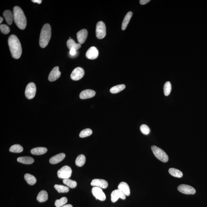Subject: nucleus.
<instances>
[{
	"mask_svg": "<svg viewBox=\"0 0 207 207\" xmlns=\"http://www.w3.org/2000/svg\"><path fill=\"white\" fill-rule=\"evenodd\" d=\"M8 44L12 57L16 59L19 58L22 54L21 45L16 35H12L9 37Z\"/></svg>",
	"mask_w": 207,
	"mask_h": 207,
	"instance_id": "f257e3e1",
	"label": "nucleus"
},
{
	"mask_svg": "<svg viewBox=\"0 0 207 207\" xmlns=\"http://www.w3.org/2000/svg\"><path fill=\"white\" fill-rule=\"evenodd\" d=\"M14 21L21 30L25 29L26 26V19L24 12L20 7L15 6L13 9Z\"/></svg>",
	"mask_w": 207,
	"mask_h": 207,
	"instance_id": "f03ea898",
	"label": "nucleus"
},
{
	"mask_svg": "<svg viewBox=\"0 0 207 207\" xmlns=\"http://www.w3.org/2000/svg\"><path fill=\"white\" fill-rule=\"evenodd\" d=\"M51 37V28L48 24H45L43 26L40 33L39 44L40 47L44 48L47 47Z\"/></svg>",
	"mask_w": 207,
	"mask_h": 207,
	"instance_id": "7ed1b4c3",
	"label": "nucleus"
},
{
	"mask_svg": "<svg viewBox=\"0 0 207 207\" xmlns=\"http://www.w3.org/2000/svg\"><path fill=\"white\" fill-rule=\"evenodd\" d=\"M151 149L154 155L159 160L163 162H166L168 161V156L164 150L155 145L151 146Z\"/></svg>",
	"mask_w": 207,
	"mask_h": 207,
	"instance_id": "20e7f679",
	"label": "nucleus"
},
{
	"mask_svg": "<svg viewBox=\"0 0 207 207\" xmlns=\"http://www.w3.org/2000/svg\"><path fill=\"white\" fill-rule=\"evenodd\" d=\"M96 36L98 39H103L106 34V26L105 23L99 21L97 24L96 30Z\"/></svg>",
	"mask_w": 207,
	"mask_h": 207,
	"instance_id": "39448f33",
	"label": "nucleus"
},
{
	"mask_svg": "<svg viewBox=\"0 0 207 207\" xmlns=\"http://www.w3.org/2000/svg\"><path fill=\"white\" fill-rule=\"evenodd\" d=\"M72 172L71 168L69 166L66 165L58 171V176L60 178L69 179L71 176Z\"/></svg>",
	"mask_w": 207,
	"mask_h": 207,
	"instance_id": "423d86ee",
	"label": "nucleus"
},
{
	"mask_svg": "<svg viewBox=\"0 0 207 207\" xmlns=\"http://www.w3.org/2000/svg\"><path fill=\"white\" fill-rule=\"evenodd\" d=\"M36 92V86L35 83L31 82L28 84L25 91V95L29 99H33L35 96Z\"/></svg>",
	"mask_w": 207,
	"mask_h": 207,
	"instance_id": "0eeeda50",
	"label": "nucleus"
},
{
	"mask_svg": "<svg viewBox=\"0 0 207 207\" xmlns=\"http://www.w3.org/2000/svg\"><path fill=\"white\" fill-rule=\"evenodd\" d=\"M92 193L96 200L104 201L106 199V195L101 188L97 187H94L92 189Z\"/></svg>",
	"mask_w": 207,
	"mask_h": 207,
	"instance_id": "6e6552de",
	"label": "nucleus"
},
{
	"mask_svg": "<svg viewBox=\"0 0 207 207\" xmlns=\"http://www.w3.org/2000/svg\"><path fill=\"white\" fill-rule=\"evenodd\" d=\"M84 75V69L81 67H77L73 70L71 75V78L74 81L80 79Z\"/></svg>",
	"mask_w": 207,
	"mask_h": 207,
	"instance_id": "1a4fd4ad",
	"label": "nucleus"
},
{
	"mask_svg": "<svg viewBox=\"0 0 207 207\" xmlns=\"http://www.w3.org/2000/svg\"><path fill=\"white\" fill-rule=\"evenodd\" d=\"M178 189L180 192L186 195H193L196 192L195 188L191 186L186 185H180Z\"/></svg>",
	"mask_w": 207,
	"mask_h": 207,
	"instance_id": "9d476101",
	"label": "nucleus"
},
{
	"mask_svg": "<svg viewBox=\"0 0 207 207\" xmlns=\"http://www.w3.org/2000/svg\"><path fill=\"white\" fill-rule=\"evenodd\" d=\"M119 198L122 200H125L126 195L119 189H117L113 191L111 194V200L113 203H115Z\"/></svg>",
	"mask_w": 207,
	"mask_h": 207,
	"instance_id": "9b49d317",
	"label": "nucleus"
},
{
	"mask_svg": "<svg viewBox=\"0 0 207 207\" xmlns=\"http://www.w3.org/2000/svg\"><path fill=\"white\" fill-rule=\"evenodd\" d=\"M91 185L103 189H106L108 186L107 181L103 179H95L92 180Z\"/></svg>",
	"mask_w": 207,
	"mask_h": 207,
	"instance_id": "f8f14e48",
	"label": "nucleus"
},
{
	"mask_svg": "<svg viewBox=\"0 0 207 207\" xmlns=\"http://www.w3.org/2000/svg\"><path fill=\"white\" fill-rule=\"evenodd\" d=\"M59 69V68L58 67H55L52 69L48 76V78L49 81H54L59 78L60 76L61 72Z\"/></svg>",
	"mask_w": 207,
	"mask_h": 207,
	"instance_id": "ddd939ff",
	"label": "nucleus"
},
{
	"mask_svg": "<svg viewBox=\"0 0 207 207\" xmlns=\"http://www.w3.org/2000/svg\"><path fill=\"white\" fill-rule=\"evenodd\" d=\"M99 52L97 48L94 47H90L86 53V57L90 60H94L98 57Z\"/></svg>",
	"mask_w": 207,
	"mask_h": 207,
	"instance_id": "4468645a",
	"label": "nucleus"
},
{
	"mask_svg": "<svg viewBox=\"0 0 207 207\" xmlns=\"http://www.w3.org/2000/svg\"><path fill=\"white\" fill-rule=\"evenodd\" d=\"M88 35V31L85 29L79 31L77 33V37L79 43L81 44L84 43L87 38Z\"/></svg>",
	"mask_w": 207,
	"mask_h": 207,
	"instance_id": "2eb2a0df",
	"label": "nucleus"
},
{
	"mask_svg": "<svg viewBox=\"0 0 207 207\" xmlns=\"http://www.w3.org/2000/svg\"><path fill=\"white\" fill-rule=\"evenodd\" d=\"M96 94V92L93 90H86L82 91L79 94V97L81 99H84L92 98Z\"/></svg>",
	"mask_w": 207,
	"mask_h": 207,
	"instance_id": "dca6fc26",
	"label": "nucleus"
},
{
	"mask_svg": "<svg viewBox=\"0 0 207 207\" xmlns=\"http://www.w3.org/2000/svg\"><path fill=\"white\" fill-rule=\"evenodd\" d=\"M118 188L123 192L126 196H129L130 195V188L126 183L121 182L118 186Z\"/></svg>",
	"mask_w": 207,
	"mask_h": 207,
	"instance_id": "f3484780",
	"label": "nucleus"
},
{
	"mask_svg": "<svg viewBox=\"0 0 207 207\" xmlns=\"http://www.w3.org/2000/svg\"><path fill=\"white\" fill-rule=\"evenodd\" d=\"M65 154L64 153H60L53 156L50 159V162L52 164H57L62 161L65 157Z\"/></svg>",
	"mask_w": 207,
	"mask_h": 207,
	"instance_id": "a211bd4d",
	"label": "nucleus"
},
{
	"mask_svg": "<svg viewBox=\"0 0 207 207\" xmlns=\"http://www.w3.org/2000/svg\"><path fill=\"white\" fill-rule=\"evenodd\" d=\"M132 16V12H129L126 15L123 20V22H122V29L123 31H124L126 29Z\"/></svg>",
	"mask_w": 207,
	"mask_h": 207,
	"instance_id": "6ab92c4d",
	"label": "nucleus"
},
{
	"mask_svg": "<svg viewBox=\"0 0 207 207\" xmlns=\"http://www.w3.org/2000/svg\"><path fill=\"white\" fill-rule=\"evenodd\" d=\"M47 150H48L46 148L39 147L32 149L31 152L32 154L39 155L45 153L47 152Z\"/></svg>",
	"mask_w": 207,
	"mask_h": 207,
	"instance_id": "aec40b11",
	"label": "nucleus"
},
{
	"mask_svg": "<svg viewBox=\"0 0 207 207\" xmlns=\"http://www.w3.org/2000/svg\"><path fill=\"white\" fill-rule=\"evenodd\" d=\"M3 16L7 24L9 25H11L14 19L13 14H12L11 11L10 10H5L3 12Z\"/></svg>",
	"mask_w": 207,
	"mask_h": 207,
	"instance_id": "412c9836",
	"label": "nucleus"
},
{
	"mask_svg": "<svg viewBox=\"0 0 207 207\" xmlns=\"http://www.w3.org/2000/svg\"><path fill=\"white\" fill-rule=\"evenodd\" d=\"M48 199V193L45 190H42L39 193L37 196V199L38 202L42 203L46 202Z\"/></svg>",
	"mask_w": 207,
	"mask_h": 207,
	"instance_id": "4be33fe9",
	"label": "nucleus"
},
{
	"mask_svg": "<svg viewBox=\"0 0 207 207\" xmlns=\"http://www.w3.org/2000/svg\"><path fill=\"white\" fill-rule=\"evenodd\" d=\"M18 162L25 164H31L34 162V160L30 157H18L17 159Z\"/></svg>",
	"mask_w": 207,
	"mask_h": 207,
	"instance_id": "5701e85b",
	"label": "nucleus"
},
{
	"mask_svg": "<svg viewBox=\"0 0 207 207\" xmlns=\"http://www.w3.org/2000/svg\"><path fill=\"white\" fill-rule=\"evenodd\" d=\"M67 46L69 50L71 48H75L76 50L79 49L81 47V44L79 43H76L73 40L69 39L67 43Z\"/></svg>",
	"mask_w": 207,
	"mask_h": 207,
	"instance_id": "b1692460",
	"label": "nucleus"
},
{
	"mask_svg": "<svg viewBox=\"0 0 207 207\" xmlns=\"http://www.w3.org/2000/svg\"><path fill=\"white\" fill-rule=\"evenodd\" d=\"M24 178L26 180L27 183L31 185H33L36 183L37 180L35 177L34 176L28 174V173L25 174Z\"/></svg>",
	"mask_w": 207,
	"mask_h": 207,
	"instance_id": "393cba45",
	"label": "nucleus"
},
{
	"mask_svg": "<svg viewBox=\"0 0 207 207\" xmlns=\"http://www.w3.org/2000/svg\"><path fill=\"white\" fill-rule=\"evenodd\" d=\"M126 86L124 84H120L115 86L111 88L110 91L111 93L113 94H116L121 92L125 88Z\"/></svg>",
	"mask_w": 207,
	"mask_h": 207,
	"instance_id": "a878e982",
	"label": "nucleus"
},
{
	"mask_svg": "<svg viewBox=\"0 0 207 207\" xmlns=\"http://www.w3.org/2000/svg\"><path fill=\"white\" fill-rule=\"evenodd\" d=\"M169 172L171 175L177 178H181L183 175L182 172L179 170L174 168H170L169 170Z\"/></svg>",
	"mask_w": 207,
	"mask_h": 207,
	"instance_id": "bb28decb",
	"label": "nucleus"
},
{
	"mask_svg": "<svg viewBox=\"0 0 207 207\" xmlns=\"http://www.w3.org/2000/svg\"><path fill=\"white\" fill-rule=\"evenodd\" d=\"M86 162V157L83 155H80L76 158L75 164L77 166H83L85 164Z\"/></svg>",
	"mask_w": 207,
	"mask_h": 207,
	"instance_id": "cd10ccee",
	"label": "nucleus"
},
{
	"mask_svg": "<svg viewBox=\"0 0 207 207\" xmlns=\"http://www.w3.org/2000/svg\"><path fill=\"white\" fill-rule=\"evenodd\" d=\"M9 151L11 152L19 153L23 151V148L20 145L15 144L10 147Z\"/></svg>",
	"mask_w": 207,
	"mask_h": 207,
	"instance_id": "c85d7f7f",
	"label": "nucleus"
},
{
	"mask_svg": "<svg viewBox=\"0 0 207 207\" xmlns=\"http://www.w3.org/2000/svg\"><path fill=\"white\" fill-rule=\"evenodd\" d=\"M63 182L64 184L66 185L67 187L71 188H76V186H77V183L76 182V181L70 180L69 178L64 179Z\"/></svg>",
	"mask_w": 207,
	"mask_h": 207,
	"instance_id": "c756f323",
	"label": "nucleus"
},
{
	"mask_svg": "<svg viewBox=\"0 0 207 207\" xmlns=\"http://www.w3.org/2000/svg\"><path fill=\"white\" fill-rule=\"evenodd\" d=\"M54 188L59 193H68L69 191V188L62 185H55Z\"/></svg>",
	"mask_w": 207,
	"mask_h": 207,
	"instance_id": "7c9ffc66",
	"label": "nucleus"
},
{
	"mask_svg": "<svg viewBox=\"0 0 207 207\" xmlns=\"http://www.w3.org/2000/svg\"><path fill=\"white\" fill-rule=\"evenodd\" d=\"M164 93L165 96H168L172 90V85L169 81L166 82L164 84Z\"/></svg>",
	"mask_w": 207,
	"mask_h": 207,
	"instance_id": "2f4dec72",
	"label": "nucleus"
},
{
	"mask_svg": "<svg viewBox=\"0 0 207 207\" xmlns=\"http://www.w3.org/2000/svg\"><path fill=\"white\" fill-rule=\"evenodd\" d=\"M68 202V200L67 197H63L59 200H56L55 201V204L56 207H61L65 205Z\"/></svg>",
	"mask_w": 207,
	"mask_h": 207,
	"instance_id": "473e14b6",
	"label": "nucleus"
},
{
	"mask_svg": "<svg viewBox=\"0 0 207 207\" xmlns=\"http://www.w3.org/2000/svg\"><path fill=\"white\" fill-rule=\"evenodd\" d=\"M92 133V130L90 129H86L82 130L79 134V137L81 138H84L91 136Z\"/></svg>",
	"mask_w": 207,
	"mask_h": 207,
	"instance_id": "72a5a7b5",
	"label": "nucleus"
},
{
	"mask_svg": "<svg viewBox=\"0 0 207 207\" xmlns=\"http://www.w3.org/2000/svg\"><path fill=\"white\" fill-rule=\"evenodd\" d=\"M140 130L141 132L145 135H148L150 132V128L145 124L142 125L140 127Z\"/></svg>",
	"mask_w": 207,
	"mask_h": 207,
	"instance_id": "f704fd0d",
	"label": "nucleus"
},
{
	"mask_svg": "<svg viewBox=\"0 0 207 207\" xmlns=\"http://www.w3.org/2000/svg\"><path fill=\"white\" fill-rule=\"evenodd\" d=\"M0 30L2 33L4 34H8L10 31L9 26L5 24H1L0 25Z\"/></svg>",
	"mask_w": 207,
	"mask_h": 207,
	"instance_id": "c9c22d12",
	"label": "nucleus"
},
{
	"mask_svg": "<svg viewBox=\"0 0 207 207\" xmlns=\"http://www.w3.org/2000/svg\"><path fill=\"white\" fill-rule=\"evenodd\" d=\"M69 53L71 56H75L76 54V50L75 48H71V49L70 50Z\"/></svg>",
	"mask_w": 207,
	"mask_h": 207,
	"instance_id": "e433bc0d",
	"label": "nucleus"
},
{
	"mask_svg": "<svg viewBox=\"0 0 207 207\" xmlns=\"http://www.w3.org/2000/svg\"><path fill=\"white\" fill-rule=\"evenodd\" d=\"M150 1V0H140V3L141 5H145L149 3Z\"/></svg>",
	"mask_w": 207,
	"mask_h": 207,
	"instance_id": "4c0bfd02",
	"label": "nucleus"
},
{
	"mask_svg": "<svg viewBox=\"0 0 207 207\" xmlns=\"http://www.w3.org/2000/svg\"><path fill=\"white\" fill-rule=\"evenodd\" d=\"M32 1L34 3H37L39 4H40L42 2V1L41 0H32Z\"/></svg>",
	"mask_w": 207,
	"mask_h": 207,
	"instance_id": "58836bf2",
	"label": "nucleus"
},
{
	"mask_svg": "<svg viewBox=\"0 0 207 207\" xmlns=\"http://www.w3.org/2000/svg\"><path fill=\"white\" fill-rule=\"evenodd\" d=\"M61 207H73L72 205L71 204H66V205H64Z\"/></svg>",
	"mask_w": 207,
	"mask_h": 207,
	"instance_id": "ea45409f",
	"label": "nucleus"
},
{
	"mask_svg": "<svg viewBox=\"0 0 207 207\" xmlns=\"http://www.w3.org/2000/svg\"><path fill=\"white\" fill-rule=\"evenodd\" d=\"M0 19H1V20H0V23H1L2 22V21H3V18H2V17H0Z\"/></svg>",
	"mask_w": 207,
	"mask_h": 207,
	"instance_id": "a19ab883",
	"label": "nucleus"
}]
</instances>
